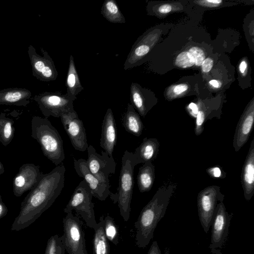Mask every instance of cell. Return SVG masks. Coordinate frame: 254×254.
Returning a JSON list of instances; mask_svg holds the SVG:
<instances>
[{
  "mask_svg": "<svg viewBox=\"0 0 254 254\" xmlns=\"http://www.w3.org/2000/svg\"><path fill=\"white\" fill-rule=\"evenodd\" d=\"M65 173V167L62 164L50 172L43 174L39 183L22 201L11 231H18L28 227L53 204L64 187Z\"/></svg>",
  "mask_w": 254,
  "mask_h": 254,
  "instance_id": "6da1fadb",
  "label": "cell"
},
{
  "mask_svg": "<svg viewBox=\"0 0 254 254\" xmlns=\"http://www.w3.org/2000/svg\"><path fill=\"white\" fill-rule=\"evenodd\" d=\"M175 188L173 184L162 186L141 210L134 223L135 243L138 247H146L152 239L154 231L165 214Z\"/></svg>",
  "mask_w": 254,
  "mask_h": 254,
  "instance_id": "7a4b0ae2",
  "label": "cell"
},
{
  "mask_svg": "<svg viewBox=\"0 0 254 254\" xmlns=\"http://www.w3.org/2000/svg\"><path fill=\"white\" fill-rule=\"evenodd\" d=\"M31 137L40 145L43 154L57 166L65 158L63 141L57 129L46 118L33 117Z\"/></svg>",
  "mask_w": 254,
  "mask_h": 254,
  "instance_id": "3957f363",
  "label": "cell"
},
{
  "mask_svg": "<svg viewBox=\"0 0 254 254\" xmlns=\"http://www.w3.org/2000/svg\"><path fill=\"white\" fill-rule=\"evenodd\" d=\"M138 164L133 153L126 150L122 158V166L117 192L109 196L114 203L117 202L120 214L125 221L129 219L130 203L134 186V168Z\"/></svg>",
  "mask_w": 254,
  "mask_h": 254,
  "instance_id": "277c9868",
  "label": "cell"
},
{
  "mask_svg": "<svg viewBox=\"0 0 254 254\" xmlns=\"http://www.w3.org/2000/svg\"><path fill=\"white\" fill-rule=\"evenodd\" d=\"M93 195L85 181H81L75 189L68 203L64 208V212L67 213L75 211L85 222L87 226L94 229L97 222L94 210V203L92 201Z\"/></svg>",
  "mask_w": 254,
  "mask_h": 254,
  "instance_id": "5b68a950",
  "label": "cell"
},
{
  "mask_svg": "<svg viewBox=\"0 0 254 254\" xmlns=\"http://www.w3.org/2000/svg\"><path fill=\"white\" fill-rule=\"evenodd\" d=\"M46 118L50 116L60 118L64 114L73 111V100L66 94L45 92L34 97Z\"/></svg>",
  "mask_w": 254,
  "mask_h": 254,
  "instance_id": "8992f818",
  "label": "cell"
},
{
  "mask_svg": "<svg viewBox=\"0 0 254 254\" xmlns=\"http://www.w3.org/2000/svg\"><path fill=\"white\" fill-rule=\"evenodd\" d=\"M63 222L64 234L61 238L68 254L86 250L85 234L79 218L69 212L64 218Z\"/></svg>",
  "mask_w": 254,
  "mask_h": 254,
  "instance_id": "52a82bcc",
  "label": "cell"
},
{
  "mask_svg": "<svg viewBox=\"0 0 254 254\" xmlns=\"http://www.w3.org/2000/svg\"><path fill=\"white\" fill-rule=\"evenodd\" d=\"M224 196L220 192V187L215 185L205 188L198 194L197 202L199 219L206 233L211 226L217 202L223 201Z\"/></svg>",
  "mask_w": 254,
  "mask_h": 254,
  "instance_id": "ba28073f",
  "label": "cell"
},
{
  "mask_svg": "<svg viewBox=\"0 0 254 254\" xmlns=\"http://www.w3.org/2000/svg\"><path fill=\"white\" fill-rule=\"evenodd\" d=\"M43 56L36 52L31 45L28 47V54L32 66L33 75L42 81L55 80L58 75L54 61L44 49L41 48Z\"/></svg>",
  "mask_w": 254,
  "mask_h": 254,
  "instance_id": "9c48e42d",
  "label": "cell"
},
{
  "mask_svg": "<svg viewBox=\"0 0 254 254\" xmlns=\"http://www.w3.org/2000/svg\"><path fill=\"white\" fill-rule=\"evenodd\" d=\"M87 166L90 171L99 180L110 183L109 177L115 173L116 163L113 157L110 156L105 151L98 154L91 145L87 149Z\"/></svg>",
  "mask_w": 254,
  "mask_h": 254,
  "instance_id": "30bf717a",
  "label": "cell"
},
{
  "mask_svg": "<svg viewBox=\"0 0 254 254\" xmlns=\"http://www.w3.org/2000/svg\"><path fill=\"white\" fill-rule=\"evenodd\" d=\"M60 118L74 148L80 151L86 150L88 144L85 129L76 111L63 114Z\"/></svg>",
  "mask_w": 254,
  "mask_h": 254,
  "instance_id": "8fae6325",
  "label": "cell"
},
{
  "mask_svg": "<svg viewBox=\"0 0 254 254\" xmlns=\"http://www.w3.org/2000/svg\"><path fill=\"white\" fill-rule=\"evenodd\" d=\"M230 220L231 217L223 201L219 202L216 205L211 223L210 250L222 247L228 235Z\"/></svg>",
  "mask_w": 254,
  "mask_h": 254,
  "instance_id": "7c38bea8",
  "label": "cell"
},
{
  "mask_svg": "<svg viewBox=\"0 0 254 254\" xmlns=\"http://www.w3.org/2000/svg\"><path fill=\"white\" fill-rule=\"evenodd\" d=\"M43 173L40 167L32 163L23 164L13 180V192L15 196H21L33 189L40 182Z\"/></svg>",
  "mask_w": 254,
  "mask_h": 254,
  "instance_id": "4fadbf2b",
  "label": "cell"
},
{
  "mask_svg": "<svg viewBox=\"0 0 254 254\" xmlns=\"http://www.w3.org/2000/svg\"><path fill=\"white\" fill-rule=\"evenodd\" d=\"M74 169L77 175L82 178L89 186L93 196L101 201L105 200L112 192L110 183L99 180L89 170L86 160L73 159Z\"/></svg>",
  "mask_w": 254,
  "mask_h": 254,
  "instance_id": "5bb4252c",
  "label": "cell"
},
{
  "mask_svg": "<svg viewBox=\"0 0 254 254\" xmlns=\"http://www.w3.org/2000/svg\"><path fill=\"white\" fill-rule=\"evenodd\" d=\"M254 123V109L252 104L245 111L237 124L234 135L233 145L238 152L248 141Z\"/></svg>",
  "mask_w": 254,
  "mask_h": 254,
  "instance_id": "9a60e30c",
  "label": "cell"
},
{
  "mask_svg": "<svg viewBox=\"0 0 254 254\" xmlns=\"http://www.w3.org/2000/svg\"><path fill=\"white\" fill-rule=\"evenodd\" d=\"M117 129L115 120L111 109L107 110L102 124L100 146L108 154H113L117 142Z\"/></svg>",
  "mask_w": 254,
  "mask_h": 254,
  "instance_id": "2e32d148",
  "label": "cell"
},
{
  "mask_svg": "<svg viewBox=\"0 0 254 254\" xmlns=\"http://www.w3.org/2000/svg\"><path fill=\"white\" fill-rule=\"evenodd\" d=\"M241 182L245 198L249 201L254 194V137L242 168Z\"/></svg>",
  "mask_w": 254,
  "mask_h": 254,
  "instance_id": "e0dca14e",
  "label": "cell"
},
{
  "mask_svg": "<svg viewBox=\"0 0 254 254\" xmlns=\"http://www.w3.org/2000/svg\"><path fill=\"white\" fill-rule=\"evenodd\" d=\"M32 93L25 88L14 87L0 90V105L26 107L29 103Z\"/></svg>",
  "mask_w": 254,
  "mask_h": 254,
  "instance_id": "ac0fdd59",
  "label": "cell"
},
{
  "mask_svg": "<svg viewBox=\"0 0 254 254\" xmlns=\"http://www.w3.org/2000/svg\"><path fill=\"white\" fill-rule=\"evenodd\" d=\"M159 146V141L156 138H143L142 142L135 149L133 153L137 164L154 160L158 153Z\"/></svg>",
  "mask_w": 254,
  "mask_h": 254,
  "instance_id": "d6986e66",
  "label": "cell"
},
{
  "mask_svg": "<svg viewBox=\"0 0 254 254\" xmlns=\"http://www.w3.org/2000/svg\"><path fill=\"white\" fill-rule=\"evenodd\" d=\"M122 121L123 126L127 132L137 137L141 134L143 124L139 114L136 112L131 104H128L127 111L123 115Z\"/></svg>",
  "mask_w": 254,
  "mask_h": 254,
  "instance_id": "ffe728a7",
  "label": "cell"
},
{
  "mask_svg": "<svg viewBox=\"0 0 254 254\" xmlns=\"http://www.w3.org/2000/svg\"><path fill=\"white\" fill-rule=\"evenodd\" d=\"M66 95L72 100L76 99L77 94L83 90L75 66L74 58L70 56L66 81Z\"/></svg>",
  "mask_w": 254,
  "mask_h": 254,
  "instance_id": "44dd1931",
  "label": "cell"
},
{
  "mask_svg": "<svg viewBox=\"0 0 254 254\" xmlns=\"http://www.w3.org/2000/svg\"><path fill=\"white\" fill-rule=\"evenodd\" d=\"M155 180V167L151 161H147L139 169L137 176V185L140 192L149 191Z\"/></svg>",
  "mask_w": 254,
  "mask_h": 254,
  "instance_id": "7402d4cb",
  "label": "cell"
},
{
  "mask_svg": "<svg viewBox=\"0 0 254 254\" xmlns=\"http://www.w3.org/2000/svg\"><path fill=\"white\" fill-rule=\"evenodd\" d=\"M104 225V217L101 216L99 218V222L93 229V254H110V245L105 234Z\"/></svg>",
  "mask_w": 254,
  "mask_h": 254,
  "instance_id": "603a6c76",
  "label": "cell"
},
{
  "mask_svg": "<svg viewBox=\"0 0 254 254\" xmlns=\"http://www.w3.org/2000/svg\"><path fill=\"white\" fill-rule=\"evenodd\" d=\"M130 99L131 104L139 115L144 117L151 107L145 97L144 91L137 83L133 82L130 85Z\"/></svg>",
  "mask_w": 254,
  "mask_h": 254,
  "instance_id": "cb8c5ba5",
  "label": "cell"
},
{
  "mask_svg": "<svg viewBox=\"0 0 254 254\" xmlns=\"http://www.w3.org/2000/svg\"><path fill=\"white\" fill-rule=\"evenodd\" d=\"M101 13L111 23H126L125 18L115 0H105L101 8Z\"/></svg>",
  "mask_w": 254,
  "mask_h": 254,
  "instance_id": "d4e9b609",
  "label": "cell"
},
{
  "mask_svg": "<svg viewBox=\"0 0 254 254\" xmlns=\"http://www.w3.org/2000/svg\"><path fill=\"white\" fill-rule=\"evenodd\" d=\"M14 121L6 116L4 113L0 114V142L4 146L12 141L14 134Z\"/></svg>",
  "mask_w": 254,
  "mask_h": 254,
  "instance_id": "484cf974",
  "label": "cell"
},
{
  "mask_svg": "<svg viewBox=\"0 0 254 254\" xmlns=\"http://www.w3.org/2000/svg\"><path fill=\"white\" fill-rule=\"evenodd\" d=\"M104 230L107 240L117 246L119 239L118 228L114 219L109 215L104 217Z\"/></svg>",
  "mask_w": 254,
  "mask_h": 254,
  "instance_id": "4316f807",
  "label": "cell"
},
{
  "mask_svg": "<svg viewBox=\"0 0 254 254\" xmlns=\"http://www.w3.org/2000/svg\"><path fill=\"white\" fill-rule=\"evenodd\" d=\"M65 251L61 237L56 234L48 239L44 254H64Z\"/></svg>",
  "mask_w": 254,
  "mask_h": 254,
  "instance_id": "83f0119b",
  "label": "cell"
},
{
  "mask_svg": "<svg viewBox=\"0 0 254 254\" xmlns=\"http://www.w3.org/2000/svg\"><path fill=\"white\" fill-rule=\"evenodd\" d=\"M175 64L181 68H187L193 65L194 61L189 52H183L177 57Z\"/></svg>",
  "mask_w": 254,
  "mask_h": 254,
  "instance_id": "f1b7e54d",
  "label": "cell"
},
{
  "mask_svg": "<svg viewBox=\"0 0 254 254\" xmlns=\"http://www.w3.org/2000/svg\"><path fill=\"white\" fill-rule=\"evenodd\" d=\"M191 55L196 65L200 66L205 60V54L202 50L196 47L191 48L188 51Z\"/></svg>",
  "mask_w": 254,
  "mask_h": 254,
  "instance_id": "f546056e",
  "label": "cell"
},
{
  "mask_svg": "<svg viewBox=\"0 0 254 254\" xmlns=\"http://www.w3.org/2000/svg\"><path fill=\"white\" fill-rule=\"evenodd\" d=\"M147 254H162L156 241L152 243ZM164 254H170V253L168 250H166Z\"/></svg>",
  "mask_w": 254,
  "mask_h": 254,
  "instance_id": "4dcf8cb0",
  "label": "cell"
},
{
  "mask_svg": "<svg viewBox=\"0 0 254 254\" xmlns=\"http://www.w3.org/2000/svg\"><path fill=\"white\" fill-rule=\"evenodd\" d=\"M213 65V61L210 58L205 59L201 64L202 70L204 72H208L212 68Z\"/></svg>",
  "mask_w": 254,
  "mask_h": 254,
  "instance_id": "1f68e13d",
  "label": "cell"
},
{
  "mask_svg": "<svg viewBox=\"0 0 254 254\" xmlns=\"http://www.w3.org/2000/svg\"><path fill=\"white\" fill-rule=\"evenodd\" d=\"M210 176L214 178H220L222 177L221 171L219 167H213L206 170Z\"/></svg>",
  "mask_w": 254,
  "mask_h": 254,
  "instance_id": "d6a6232c",
  "label": "cell"
},
{
  "mask_svg": "<svg viewBox=\"0 0 254 254\" xmlns=\"http://www.w3.org/2000/svg\"><path fill=\"white\" fill-rule=\"evenodd\" d=\"M188 89V86L186 84H180L176 85L173 89V91L176 95H180L186 91Z\"/></svg>",
  "mask_w": 254,
  "mask_h": 254,
  "instance_id": "836d02e7",
  "label": "cell"
},
{
  "mask_svg": "<svg viewBox=\"0 0 254 254\" xmlns=\"http://www.w3.org/2000/svg\"><path fill=\"white\" fill-rule=\"evenodd\" d=\"M8 212V209L2 201L1 196L0 195V219L4 217Z\"/></svg>",
  "mask_w": 254,
  "mask_h": 254,
  "instance_id": "e575fe53",
  "label": "cell"
},
{
  "mask_svg": "<svg viewBox=\"0 0 254 254\" xmlns=\"http://www.w3.org/2000/svg\"><path fill=\"white\" fill-rule=\"evenodd\" d=\"M172 10V6L169 4L161 5L158 8V11L162 13H167L170 12Z\"/></svg>",
  "mask_w": 254,
  "mask_h": 254,
  "instance_id": "d590c367",
  "label": "cell"
},
{
  "mask_svg": "<svg viewBox=\"0 0 254 254\" xmlns=\"http://www.w3.org/2000/svg\"><path fill=\"white\" fill-rule=\"evenodd\" d=\"M202 2L208 3V4L210 3L211 5H214L220 4L222 2V1L221 0H204Z\"/></svg>",
  "mask_w": 254,
  "mask_h": 254,
  "instance_id": "8d00e7d4",
  "label": "cell"
},
{
  "mask_svg": "<svg viewBox=\"0 0 254 254\" xmlns=\"http://www.w3.org/2000/svg\"><path fill=\"white\" fill-rule=\"evenodd\" d=\"M247 63L245 61H243L241 63L239 66V69L241 73H243L245 72L247 68Z\"/></svg>",
  "mask_w": 254,
  "mask_h": 254,
  "instance_id": "74e56055",
  "label": "cell"
},
{
  "mask_svg": "<svg viewBox=\"0 0 254 254\" xmlns=\"http://www.w3.org/2000/svg\"><path fill=\"white\" fill-rule=\"evenodd\" d=\"M189 107L190 109H191V110L192 111L193 113L197 114L198 110V108L195 104H194L193 103H191L189 105Z\"/></svg>",
  "mask_w": 254,
  "mask_h": 254,
  "instance_id": "f35d334b",
  "label": "cell"
},
{
  "mask_svg": "<svg viewBox=\"0 0 254 254\" xmlns=\"http://www.w3.org/2000/svg\"><path fill=\"white\" fill-rule=\"evenodd\" d=\"M209 83L215 88L219 87V82L216 80H211L209 81Z\"/></svg>",
  "mask_w": 254,
  "mask_h": 254,
  "instance_id": "ab89813d",
  "label": "cell"
},
{
  "mask_svg": "<svg viewBox=\"0 0 254 254\" xmlns=\"http://www.w3.org/2000/svg\"><path fill=\"white\" fill-rule=\"evenodd\" d=\"M210 252L212 254H223L220 250L217 249L210 250Z\"/></svg>",
  "mask_w": 254,
  "mask_h": 254,
  "instance_id": "60d3db41",
  "label": "cell"
},
{
  "mask_svg": "<svg viewBox=\"0 0 254 254\" xmlns=\"http://www.w3.org/2000/svg\"><path fill=\"white\" fill-rule=\"evenodd\" d=\"M4 166L0 161V175L4 173Z\"/></svg>",
  "mask_w": 254,
  "mask_h": 254,
  "instance_id": "b9f144b4",
  "label": "cell"
},
{
  "mask_svg": "<svg viewBox=\"0 0 254 254\" xmlns=\"http://www.w3.org/2000/svg\"><path fill=\"white\" fill-rule=\"evenodd\" d=\"M74 254H88V253H87V251L86 250H84L83 251Z\"/></svg>",
  "mask_w": 254,
  "mask_h": 254,
  "instance_id": "7bdbcfd3",
  "label": "cell"
}]
</instances>
